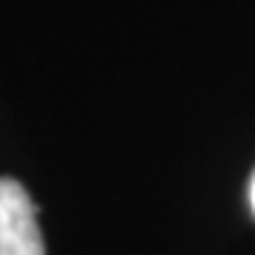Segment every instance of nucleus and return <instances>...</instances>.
I'll list each match as a JSON object with an SVG mask.
<instances>
[{
    "instance_id": "f257e3e1",
    "label": "nucleus",
    "mask_w": 255,
    "mask_h": 255,
    "mask_svg": "<svg viewBox=\"0 0 255 255\" xmlns=\"http://www.w3.org/2000/svg\"><path fill=\"white\" fill-rule=\"evenodd\" d=\"M0 255H46L34 204L14 179H0Z\"/></svg>"
},
{
    "instance_id": "f03ea898",
    "label": "nucleus",
    "mask_w": 255,
    "mask_h": 255,
    "mask_svg": "<svg viewBox=\"0 0 255 255\" xmlns=\"http://www.w3.org/2000/svg\"><path fill=\"white\" fill-rule=\"evenodd\" d=\"M250 204H253V213H255V176H253V187H250Z\"/></svg>"
}]
</instances>
